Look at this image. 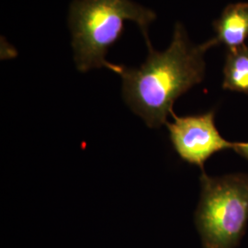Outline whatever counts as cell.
<instances>
[{
    "mask_svg": "<svg viewBox=\"0 0 248 248\" xmlns=\"http://www.w3.org/2000/svg\"><path fill=\"white\" fill-rule=\"evenodd\" d=\"M213 45L212 40L193 46L179 23L165 52H156L150 41L147 42L148 56L140 67L114 64L112 68L123 79L124 101L148 127L159 128L166 124L175 100L203 79V53Z\"/></svg>",
    "mask_w": 248,
    "mask_h": 248,
    "instance_id": "obj_1",
    "label": "cell"
},
{
    "mask_svg": "<svg viewBox=\"0 0 248 248\" xmlns=\"http://www.w3.org/2000/svg\"><path fill=\"white\" fill-rule=\"evenodd\" d=\"M155 18L153 10L133 0H74L68 24L78 70L84 73L101 67L111 70L114 63L107 61V53L124 34L125 21L136 23L147 43L148 27Z\"/></svg>",
    "mask_w": 248,
    "mask_h": 248,
    "instance_id": "obj_2",
    "label": "cell"
},
{
    "mask_svg": "<svg viewBox=\"0 0 248 248\" xmlns=\"http://www.w3.org/2000/svg\"><path fill=\"white\" fill-rule=\"evenodd\" d=\"M196 226L203 248H234L248 221V175L212 177L202 172Z\"/></svg>",
    "mask_w": 248,
    "mask_h": 248,
    "instance_id": "obj_3",
    "label": "cell"
},
{
    "mask_svg": "<svg viewBox=\"0 0 248 248\" xmlns=\"http://www.w3.org/2000/svg\"><path fill=\"white\" fill-rule=\"evenodd\" d=\"M174 123L167 122L169 137L178 155L203 172L205 162L213 154L233 149L234 143L223 139L214 124V112L177 117L172 112Z\"/></svg>",
    "mask_w": 248,
    "mask_h": 248,
    "instance_id": "obj_4",
    "label": "cell"
},
{
    "mask_svg": "<svg viewBox=\"0 0 248 248\" xmlns=\"http://www.w3.org/2000/svg\"><path fill=\"white\" fill-rule=\"evenodd\" d=\"M217 43L222 42L231 51L244 45L248 38V4L231 6L217 23Z\"/></svg>",
    "mask_w": 248,
    "mask_h": 248,
    "instance_id": "obj_5",
    "label": "cell"
},
{
    "mask_svg": "<svg viewBox=\"0 0 248 248\" xmlns=\"http://www.w3.org/2000/svg\"><path fill=\"white\" fill-rule=\"evenodd\" d=\"M223 88L248 93V47L231 51L224 68Z\"/></svg>",
    "mask_w": 248,
    "mask_h": 248,
    "instance_id": "obj_6",
    "label": "cell"
},
{
    "mask_svg": "<svg viewBox=\"0 0 248 248\" xmlns=\"http://www.w3.org/2000/svg\"><path fill=\"white\" fill-rule=\"evenodd\" d=\"M233 149L241 155L248 158V142H235Z\"/></svg>",
    "mask_w": 248,
    "mask_h": 248,
    "instance_id": "obj_7",
    "label": "cell"
}]
</instances>
